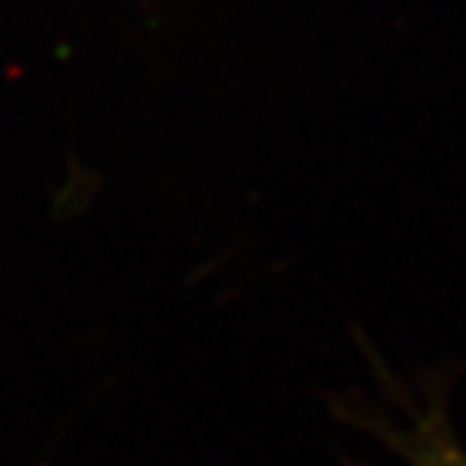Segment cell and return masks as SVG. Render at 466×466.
<instances>
[{
    "instance_id": "1",
    "label": "cell",
    "mask_w": 466,
    "mask_h": 466,
    "mask_svg": "<svg viewBox=\"0 0 466 466\" xmlns=\"http://www.w3.org/2000/svg\"><path fill=\"white\" fill-rule=\"evenodd\" d=\"M397 449L409 466H466V451L454 440L442 415L421 418L412 431L397 436Z\"/></svg>"
}]
</instances>
